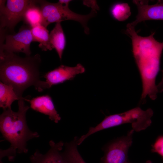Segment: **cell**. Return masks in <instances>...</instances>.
<instances>
[{
  "label": "cell",
  "instance_id": "1",
  "mask_svg": "<svg viewBox=\"0 0 163 163\" xmlns=\"http://www.w3.org/2000/svg\"><path fill=\"white\" fill-rule=\"evenodd\" d=\"M126 33L131 40L133 56L142 80L141 100L144 101L148 96L154 100L158 93L155 80L160 69L163 42L155 39V32L147 37L139 35L135 27L128 24Z\"/></svg>",
  "mask_w": 163,
  "mask_h": 163
},
{
  "label": "cell",
  "instance_id": "2",
  "mask_svg": "<svg viewBox=\"0 0 163 163\" xmlns=\"http://www.w3.org/2000/svg\"><path fill=\"white\" fill-rule=\"evenodd\" d=\"M39 54L22 57L15 53L0 51V79L11 85L17 95L22 98L24 91L33 86L38 91L45 89L44 81L40 80Z\"/></svg>",
  "mask_w": 163,
  "mask_h": 163
},
{
  "label": "cell",
  "instance_id": "3",
  "mask_svg": "<svg viewBox=\"0 0 163 163\" xmlns=\"http://www.w3.org/2000/svg\"><path fill=\"white\" fill-rule=\"evenodd\" d=\"M26 99L18 100V110L13 111L11 108L3 110L0 116V129L3 137L11 144L8 149L2 150V157L7 156L12 161L17 152L19 153L28 152L27 142L29 140L39 136L36 132L31 131L28 127L26 120V113L30 107L24 102Z\"/></svg>",
  "mask_w": 163,
  "mask_h": 163
},
{
  "label": "cell",
  "instance_id": "4",
  "mask_svg": "<svg viewBox=\"0 0 163 163\" xmlns=\"http://www.w3.org/2000/svg\"><path fill=\"white\" fill-rule=\"evenodd\" d=\"M153 114L151 108L143 110L136 107L122 113L107 116L95 126L90 127L86 134L89 136L102 130L128 123L131 124L134 131L139 132L150 126Z\"/></svg>",
  "mask_w": 163,
  "mask_h": 163
},
{
  "label": "cell",
  "instance_id": "5",
  "mask_svg": "<svg viewBox=\"0 0 163 163\" xmlns=\"http://www.w3.org/2000/svg\"><path fill=\"white\" fill-rule=\"evenodd\" d=\"M71 0H60L56 3H52L45 0H37L42 11L43 21L42 25L47 28L50 24L61 22L67 20H73L79 22L87 34L89 33L87 26L88 20L95 16L97 9L92 8L90 13L83 15L75 13L69 7Z\"/></svg>",
  "mask_w": 163,
  "mask_h": 163
},
{
  "label": "cell",
  "instance_id": "6",
  "mask_svg": "<svg viewBox=\"0 0 163 163\" xmlns=\"http://www.w3.org/2000/svg\"><path fill=\"white\" fill-rule=\"evenodd\" d=\"M0 1V30L5 34L8 31L14 32L15 27L23 20L25 11L33 0Z\"/></svg>",
  "mask_w": 163,
  "mask_h": 163
},
{
  "label": "cell",
  "instance_id": "7",
  "mask_svg": "<svg viewBox=\"0 0 163 163\" xmlns=\"http://www.w3.org/2000/svg\"><path fill=\"white\" fill-rule=\"evenodd\" d=\"M31 27L27 25L22 26L16 33L4 35V43L0 42V51L9 53H22L26 56H30V46L33 42Z\"/></svg>",
  "mask_w": 163,
  "mask_h": 163
},
{
  "label": "cell",
  "instance_id": "8",
  "mask_svg": "<svg viewBox=\"0 0 163 163\" xmlns=\"http://www.w3.org/2000/svg\"><path fill=\"white\" fill-rule=\"evenodd\" d=\"M134 131L132 129L126 136L109 142L104 148V155L100 163H126L128 161L129 149L133 143Z\"/></svg>",
  "mask_w": 163,
  "mask_h": 163
},
{
  "label": "cell",
  "instance_id": "9",
  "mask_svg": "<svg viewBox=\"0 0 163 163\" xmlns=\"http://www.w3.org/2000/svg\"><path fill=\"white\" fill-rule=\"evenodd\" d=\"M85 71V68L80 63L75 67L61 65L44 75L43 77L46 79L44 81L45 88H50L53 85L71 80L76 75L83 73Z\"/></svg>",
  "mask_w": 163,
  "mask_h": 163
},
{
  "label": "cell",
  "instance_id": "10",
  "mask_svg": "<svg viewBox=\"0 0 163 163\" xmlns=\"http://www.w3.org/2000/svg\"><path fill=\"white\" fill-rule=\"evenodd\" d=\"M136 6L138 14L135 21L128 24L135 27L139 23L150 20H163V1H158L155 4L149 5L148 1L133 0Z\"/></svg>",
  "mask_w": 163,
  "mask_h": 163
},
{
  "label": "cell",
  "instance_id": "11",
  "mask_svg": "<svg viewBox=\"0 0 163 163\" xmlns=\"http://www.w3.org/2000/svg\"><path fill=\"white\" fill-rule=\"evenodd\" d=\"M26 101L30 103L32 109L48 116L49 118L55 123H58L61 120V117L56 109L51 97L49 95L38 96L30 100L27 99Z\"/></svg>",
  "mask_w": 163,
  "mask_h": 163
},
{
  "label": "cell",
  "instance_id": "12",
  "mask_svg": "<svg viewBox=\"0 0 163 163\" xmlns=\"http://www.w3.org/2000/svg\"><path fill=\"white\" fill-rule=\"evenodd\" d=\"M50 148L45 154L37 150L30 157L31 163H66L61 152L64 143L62 141L55 143L51 140L49 142Z\"/></svg>",
  "mask_w": 163,
  "mask_h": 163
},
{
  "label": "cell",
  "instance_id": "13",
  "mask_svg": "<svg viewBox=\"0 0 163 163\" xmlns=\"http://www.w3.org/2000/svg\"><path fill=\"white\" fill-rule=\"evenodd\" d=\"M50 42L52 49H55L60 60L62 59L66 45V39L60 22L56 23L49 34Z\"/></svg>",
  "mask_w": 163,
  "mask_h": 163
},
{
  "label": "cell",
  "instance_id": "14",
  "mask_svg": "<svg viewBox=\"0 0 163 163\" xmlns=\"http://www.w3.org/2000/svg\"><path fill=\"white\" fill-rule=\"evenodd\" d=\"M23 21L31 28L42 25L43 15L37 0H33L27 8L24 15Z\"/></svg>",
  "mask_w": 163,
  "mask_h": 163
},
{
  "label": "cell",
  "instance_id": "15",
  "mask_svg": "<svg viewBox=\"0 0 163 163\" xmlns=\"http://www.w3.org/2000/svg\"><path fill=\"white\" fill-rule=\"evenodd\" d=\"M78 138L75 137L71 141L64 144L65 150L62 155L66 163H86L78 149Z\"/></svg>",
  "mask_w": 163,
  "mask_h": 163
},
{
  "label": "cell",
  "instance_id": "16",
  "mask_svg": "<svg viewBox=\"0 0 163 163\" xmlns=\"http://www.w3.org/2000/svg\"><path fill=\"white\" fill-rule=\"evenodd\" d=\"M22 98L17 95L12 86L0 82V107L3 110L11 108L14 101Z\"/></svg>",
  "mask_w": 163,
  "mask_h": 163
},
{
  "label": "cell",
  "instance_id": "17",
  "mask_svg": "<svg viewBox=\"0 0 163 163\" xmlns=\"http://www.w3.org/2000/svg\"><path fill=\"white\" fill-rule=\"evenodd\" d=\"M33 42L39 43V47L43 51L51 50L49 40V34L47 28L42 25H38L31 28Z\"/></svg>",
  "mask_w": 163,
  "mask_h": 163
},
{
  "label": "cell",
  "instance_id": "18",
  "mask_svg": "<svg viewBox=\"0 0 163 163\" xmlns=\"http://www.w3.org/2000/svg\"><path fill=\"white\" fill-rule=\"evenodd\" d=\"M110 11L113 18L120 21L127 19L131 14L129 6L127 3H124L114 4L111 7Z\"/></svg>",
  "mask_w": 163,
  "mask_h": 163
},
{
  "label": "cell",
  "instance_id": "19",
  "mask_svg": "<svg viewBox=\"0 0 163 163\" xmlns=\"http://www.w3.org/2000/svg\"><path fill=\"white\" fill-rule=\"evenodd\" d=\"M152 151L159 155L163 160V136L157 139L152 145Z\"/></svg>",
  "mask_w": 163,
  "mask_h": 163
},
{
  "label": "cell",
  "instance_id": "20",
  "mask_svg": "<svg viewBox=\"0 0 163 163\" xmlns=\"http://www.w3.org/2000/svg\"><path fill=\"white\" fill-rule=\"evenodd\" d=\"M162 77L161 81L157 85V88L158 92H163V70L161 71Z\"/></svg>",
  "mask_w": 163,
  "mask_h": 163
},
{
  "label": "cell",
  "instance_id": "21",
  "mask_svg": "<svg viewBox=\"0 0 163 163\" xmlns=\"http://www.w3.org/2000/svg\"><path fill=\"white\" fill-rule=\"evenodd\" d=\"M126 163H130L128 161L126 162ZM145 163H152V161L150 160H148V161H147Z\"/></svg>",
  "mask_w": 163,
  "mask_h": 163
}]
</instances>
